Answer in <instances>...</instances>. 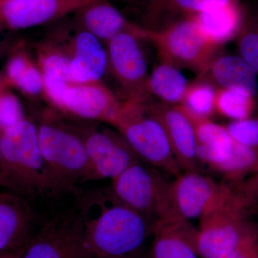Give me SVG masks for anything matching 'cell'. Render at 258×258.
Here are the masks:
<instances>
[{
  "instance_id": "f546056e",
  "label": "cell",
  "mask_w": 258,
  "mask_h": 258,
  "mask_svg": "<svg viewBox=\"0 0 258 258\" xmlns=\"http://www.w3.org/2000/svg\"><path fill=\"white\" fill-rule=\"evenodd\" d=\"M13 86L28 96H37L43 90L42 72L31 62L24 70Z\"/></svg>"
},
{
  "instance_id": "f1b7e54d",
  "label": "cell",
  "mask_w": 258,
  "mask_h": 258,
  "mask_svg": "<svg viewBox=\"0 0 258 258\" xmlns=\"http://www.w3.org/2000/svg\"><path fill=\"white\" fill-rule=\"evenodd\" d=\"M23 118L20 101L13 93L7 91L3 84L0 88V127L3 130Z\"/></svg>"
},
{
  "instance_id": "9a60e30c",
  "label": "cell",
  "mask_w": 258,
  "mask_h": 258,
  "mask_svg": "<svg viewBox=\"0 0 258 258\" xmlns=\"http://www.w3.org/2000/svg\"><path fill=\"white\" fill-rule=\"evenodd\" d=\"M121 103L98 83L69 84L62 94L60 108L81 119L111 123Z\"/></svg>"
},
{
  "instance_id": "8fae6325",
  "label": "cell",
  "mask_w": 258,
  "mask_h": 258,
  "mask_svg": "<svg viewBox=\"0 0 258 258\" xmlns=\"http://www.w3.org/2000/svg\"><path fill=\"white\" fill-rule=\"evenodd\" d=\"M97 0H3L0 30L33 28L74 14Z\"/></svg>"
},
{
  "instance_id": "83f0119b",
  "label": "cell",
  "mask_w": 258,
  "mask_h": 258,
  "mask_svg": "<svg viewBox=\"0 0 258 258\" xmlns=\"http://www.w3.org/2000/svg\"><path fill=\"white\" fill-rule=\"evenodd\" d=\"M225 126L235 142L258 152V117L231 120Z\"/></svg>"
},
{
  "instance_id": "484cf974",
  "label": "cell",
  "mask_w": 258,
  "mask_h": 258,
  "mask_svg": "<svg viewBox=\"0 0 258 258\" xmlns=\"http://www.w3.org/2000/svg\"><path fill=\"white\" fill-rule=\"evenodd\" d=\"M255 107L254 97L219 88L215 95V112L232 120L250 118Z\"/></svg>"
},
{
  "instance_id": "7a4b0ae2",
  "label": "cell",
  "mask_w": 258,
  "mask_h": 258,
  "mask_svg": "<svg viewBox=\"0 0 258 258\" xmlns=\"http://www.w3.org/2000/svg\"><path fill=\"white\" fill-rule=\"evenodd\" d=\"M3 187L52 207L62 201L40 152L36 123L24 117L3 130Z\"/></svg>"
},
{
  "instance_id": "8992f818",
  "label": "cell",
  "mask_w": 258,
  "mask_h": 258,
  "mask_svg": "<svg viewBox=\"0 0 258 258\" xmlns=\"http://www.w3.org/2000/svg\"><path fill=\"white\" fill-rule=\"evenodd\" d=\"M141 37L154 44L161 62L178 69L191 70L200 76L208 73L220 47L205 37L194 17L155 31L143 29Z\"/></svg>"
},
{
  "instance_id": "ffe728a7",
  "label": "cell",
  "mask_w": 258,
  "mask_h": 258,
  "mask_svg": "<svg viewBox=\"0 0 258 258\" xmlns=\"http://www.w3.org/2000/svg\"><path fill=\"white\" fill-rule=\"evenodd\" d=\"M240 5L241 0H150L148 23L159 30L181 19L190 18L206 10L229 5Z\"/></svg>"
},
{
  "instance_id": "3957f363",
  "label": "cell",
  "mask_w": 258,
  "mask_h": 258,
  "mask_svg": "<svg viewBox=\"0 0 258 258\" xmlns=\"http://www.w3.org/2000/svg\"><path fill=\"white\" fill-rule=\"evenodd\" d=\"M39 145L57 191L75 196L79 185L91 181L86 147L72 125L47 114L37 124Z\"/></svg>"
},
{
  "instance_id": "e575fe53",
  "label": "cell",
  "mask_w": 258,
  "mask_h": 258,
  "mask_svg": "<svg viewBox=\"0 0 258 258\" xmlns=\"http://www.w3.org/2000/svg\"><path fill=\"white\" fill-rule=\"evenodd\" d=\"M1 1H3V0H0V2H1Z\"/></svg>"
},
{
  "instance_id": "6da1fadb",
  "label": "cell",
  "mask_w": 258,
  "mask_h": 258,
  "mask_svg": "<svg viewBox=\"0 0 258 258\" xmlns=\"http://www.w3.org/2000/svg\"><path fill=\"white\" fill-rule=\"evenodd\" d=\"M74 210L88 258L147 257L155 224L119 201L109 186L80 190Z\"/></svg>"
},
{
  "instance_id": "4fadbf2b",
  "label": "cell",
  "mask_w": 258,
  "mask_h": 258,
  "mask_svg": "<svg viewBox=\"0 0 258 258\" xmlns=\"http://www.w3.org/2000/svg\"><path fill=\"white\" fill-rule=\"evenodd\" d=\"M225 183H218L200 171H182L171 183L176 213L185 220H199L221 198Z\"/></svg>"
},
{
  "instance_id": "836d02e7",
  "label": "cell",
  "mask_w": 258,
  "mask_h": 258,
  "mask_svg": "<svg viewBox=\"0 0 258 258\" xmlns=\"http://www.w3.org/2000/svg\"><path fill=\"white\" fill-rule=\"evenodd\" d=\"M3 86V81H2L1 78H0V88Z\"/></svg>"
},
{
  "instance_id": "5b68a950",
  "label": "cell",
  "mask_w": 258,
  "mask_h": 258,
  "mask_svg": "<svg viewBox=\"0 0 258 258\" xmlns=\"http://www.w3.org/2000/svg\"><path fill=\"white\" fill-rule=\"evenodd\" d=\"M147 101H125L110 123L126 139L141 161L175 176L182 172L162 125L151 113Z\"/></svg>"
},
{
  "instance_id": "ba28073f",
  "label": "cell",
  "mask_w": 258,
  "mask_h": 258,
  "mask_svg": "<svg viewBox=\"0 0 258 258\" xmlns=\"http://www.w3.org/2000/svg\"><path fill=\"white\" fill-rule=\"evenodd\" d=\"M42 218L19 258H88L74 203L56 204Z\"/></svg>"
},
{
  "instance_id": "44dd1931",
  "label": "cell",
  "mask_w": 258,
  "mask_h": 258,
  "mask_svg": "<svg viewBox=\"0 0 258 258\" xmlns=\"http://www.w3.org/2000/svg\"><path fill=\"white\" fill-rule=\"evenodd\" d=\"M208 74L220 88L252 97L257 92V73L241 56H218L206 74Z\"/></svg>"
},
{
  "instance_id": "277c9868",
  "label": "cell",
  "mask_w": 258,
  "mask_h": 258,
  "mask_svg": "<svg viewBox=\"0 0 258 258\" xmlns=\"http://www.w3.org/2000/svg\"><path fill=\"white\" fill-rule=\"evenodd\" d=\"M225 183L221 198L199 221L197 247L200 258H227L252 222V199L242 185Z\"/></svg>"
},
{
  "instance_id": "4316f807",
  "label": "cell",
  "mask_w": 258,
  "mask_h": 258,
  "mask_svg": "<svg viewBox=\"0 0 258 258\" xmlns=\"http://www.w3.org/2000/svg\"><path fill=\"white\" fill-rule=\"evenodd\" d=\"M40 66L42 76H48L76 84L71 76V57L62 47L48 45L40 52Z\"/></svg>"
},
{
  "instance_id": "e0dca14e",
  "label": "cell",
  "mask_w": 258,
  "mask_h": 258,
  "mask_svg": "<svg viewBox=\"0 0 258 258\" xmlns=\"http://www.w3.org/2000/svg\"><path fill=\"white\" fill-rule=\"evenodd\" d=\"M81 28L69 43L71 78L76 84L98 83L108 69V55L101 41Z\"/></svg>"
},
{
  "instance_id": "ac0fdd59",
  "label": "cell",
  "mask_w": 258,
  "mask_h": 258,
  "mask_svg": "<svg viewBox=\"0 0 258 258\" xmlns=\"http://www.w3.org/2000/svg\"><path fill=\"white\" fill-rule=\"evenodd\" d=\"M186 114L195 128L199 162L206 164L217 171L230 157L235 147V141L225 125L215 123L210 118Z\"/></svg>"
},
{
  "instance_id": "d4e9b609",
  "label": "cell",
  "mask_w": 258,
  "mask_h": 258,
  "mask_svg": "<svg viewBox=\"0 0 258 258\" xmlns=\"http://www.w3.org/2000/svg\"><path fill=\"white\" fill-rule=\"evenodd\" d=\"M216 90L207 81L189 84L184 99L179 105L188 114L210 118L215 113Z\"/></svg>"
},
{
  "instance_id": "7402d4cb",
  "label": "cell",
  "mask_w": 258,
  "mask_h": 258,
  "mask_svg": "<svg viewBox=\"0 0 258 258\" xmlns=\"http://www.w3.org/2000/svg\"><path fill=\"white\" fill-rule=\"evenodd\" d=\"M193 17L209 41L220 47L238 35L242 23V4L213 8Z\"/></svg>"
},
{
  "instance_id": "7c38bea8",
  "label": "cell",
  "mask_w": 258,
  "mask_h": 258,
  "mask_svg": "<svg viewBox=\"0 0 258 258\" xmlns=\"http://www.w3.org/2000/svg\"><path fill=\"white\" fill-rule=\"evenodd\" d=\"M41 217L13 191H0V254L20 256Z\"/></svg>"
},
{
  "instance_id": "30bf717a",
  "label": "cell",
  "mask_w": 258,
  "mask_h": 258,
  "mask_svg": "<svg viewBox=\"0 0 258 258\" xmlns=\"http://www.w3.org/2000/svg\"><path fill=\"white\" fill-rule=\"evenodd\" d=\"M139 33L123 32L107 44L108 67L123 90L125 101L150 99L149 74Z\"/></svg>"
},
{
  "instance_id": "4dcf8cb0",
  "label": "cell",
  "mask_w": 258,
  "mask_h": 258,
  "mask_svg": "<svg viewBox=\"0 0 258 258\" xmlns=\"http://www.w3.org/2000/svg\"><path fill=\"white\" fill-rule=\"evenodd\" d=\"M227 258H258L257 224H252L235 250Z\"/></svg>"
},
{
  "instance_id": "2e32d148",
  "label": "cell",
  "mask_w": 258,
  "mask_h": 258,
  "mask_svg": "<svg viewBox=\"0 0 258 258\" xmlns=\"http://www.w3.org/2000/svg\"><path fill=\"white\" fill-rule=\"evenodd\" d=\"M191 221L174 215L156 222L147 258H200Z\"/></svg>"
},
{
  "instance_id": "d6986e66",
  "label": "cell",
  "mask_w": 258,
  "mask_h": 258,
  "mask_svg": "<svg viewBox=\"0 0 258 258\" xmlns=\"http://www.w3.org/2000/svg\"><path fill=\"white\" fill-rule=\"evenodd\" d=\"M74 14L80 26L91 32L100 41L108 42L120 32L139 33L142 29L129 23L108 0H97Z\"/></svg>"
},
{
  "instance_id": "603a6c76",
  "label": "cell",
  "mask_w": 258,
  "mask_h": 258,
  "mask_svg": "<svg viewBox=\"0 0 258 258\" xmlns=\"http://www.w3.org/2000/svg\"><path fill=\"white\" fill-rule=\"evenodd\" d=\"M188 86L187 80L179 69L165 62H161L149 75V92L166 104H181Z\"/></svg>"
},
{
  "instance_id": "d6a6232c",
  "label": "cell",
  "mask_w": 258,
  "mask_h": 258,
  "mask_svg": "<svg viewBox=\"0 0 258 258\" xmlns=\"http://www.w3.org/2000/svg\"><path fill=\"white\" fill-rule=\"evenodd\" d=\"M20 256L7 255V254H0V258H19Z\"/></svg>"
},
{
  "instance_id": "52a82bcc",
  "label": "cell",
  "mask_w": 258,
  "mask_h": 258,
  "mask_svg": "<svg viewBox=\"0 0 258 258\" xmlns=\"http://www.w3.org/2000/svg\"><path fill=\"white\" fill-rule=\"evenodd\" d=\"M161 172L137 163L111 180L109 188L122 203L155 224L178 215L171 199V181Z\"/></svg>"
},
{
  "instance_id": "1f68e13d",
  "label": "cell",
  "mask_w": 258,
  "mask_h": 258,
  "mask_svg": "<svg viewBox=\"0 0 258 258\" xmlns=\"http://www.w3.org/2000/svg\"><path fill=\"white\" fill-rule=\"evenodd\" d=\"M2 135H3V129L0 127V186L3 187V160H2Z\"/></svg>"
},
{
  "instance_id": "9c48e42d",
  "label": "cell",
  "mask_w": 258,
  "mask_h": 258,
  "mask_svg": "<svg viewBox=\"0 0 258 258\" xmlns=\"http://www.w3.org/2000/svg\"><path fill=\"white\" fill-rule=\"evenodd\" d=\"M96 121L86 120L81 123L71 124L86 147L91 181L112 180L130 166L142 162L119 132Z\"/></svg>"
},
{
  "instance_id": "5bb4252c",
  "label": "cell",
  "mask_w": 258,
  "mask_h": 258,
  "mask_svg": "<svg viewBox=\"0 0 258 258\" xmlns=\"http://www.w3.org/2000/svg\"><path fill=\"white\" fill-rule=\"evenodd\" d=\"M149 111L165 131L178 164L182 171H199L197 140L192 122L179 105L148 100Z\"/></svg>"
},
{
  "instance_id": "cb8c5ba5",
  "label": "cell",
  "mask_w": 258,
  "mask_h": 258,
  "mask_svg": "<svg viewBox=\"0 0 258 258\" xmlns=\"http://www.w3.org/2000/svg\"><path fill=\"white\" fill-rule=\"evenodd\" d=\"M242 13L237 46L241 57L258 74V3H242Z\"/></svg>"
},
{
  "instance_id": "d590c367",
  "label": "cell",
  "mask_w": 258,
  "mask_h": 258,
  "mask_svg": "<svg viewBox=\"0 0 258 258\" xmlns=\"http://www.w3.org/2000/svg\"><path fill=\"white\" fill-rule=\"evenodd\" d=\"M144 258H147V257H144Z\"/></svg>"
}]
</instances>
